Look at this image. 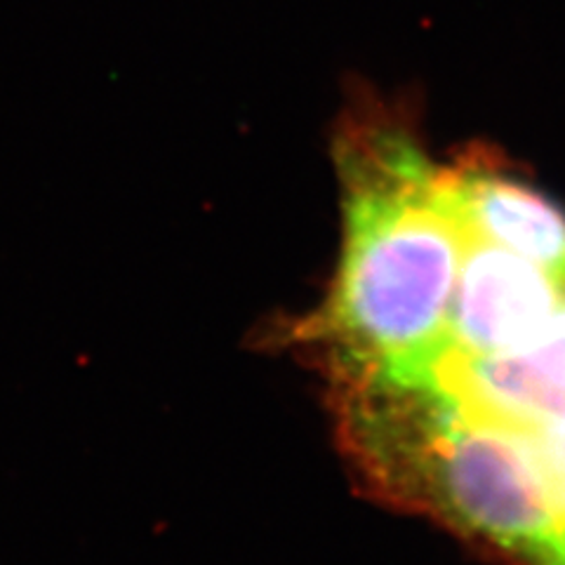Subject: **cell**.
Returning a JSON list of instances; mask_svg holds the SVG:
<instances>
[{
  "mask_svg": "<svg viewBox=\"0 0 565 565\" xmlns=\"http://www.w3.org/2000/svg\"><path fill=\"white\" fill-rule=\"evenodd\" d=\"M344 234L338 276L309 318L338 384L427 382L448 344L465 253L444 168L392 128H359L340 147Z\"/></svg>",
  "mask_w": 565,
  "mask_h": 565,
  "instance_id": "6da1fadb",
  "label": "cell"
},
{
  "mask_svg": "<svg viewBox=\"0 0 565 565\" xmlns=\"http://www.w3.org/2000/svg\"><path fill=\"white\" fill-rule=\"evenodd\" d=\"M340 411L349 448L380 490L530 565H561L530 434L467 415L431 382L340 386Z\"/></svg>",
  "mask_w": 565,
  "mask_h": 565,
  "instance_id": "7a4b0ae2",
  "label": "cell"
},
{
  "mask_svg": "<svg viewBox=\"0 0 565 565\" xmlns=\"http://www.w3.org/2000/svg\"><path fill=\"white\" fill-rule=\"evenodd\" d=\"M565 305V286L530 259L465 232L448 344L455 356H492L540 334Z\"/></svg>",
  "mask_w": 565,
  "mask_h": 565,
  "instance_id": "3957f363",
  "label": "cell"
},
{
  "mask_svg": "<svg viewBox=\"0 0 565 565\" xmlns=\"http://www.w3.org/2000/svg\"><path fill=\"white\" fill-rule=\"evenodd\" d=\"M459 411L514 431L565 419V305L533 340L492 356L444 353L429 380Z\"/></svg>",
  "mask_w": 565,
  "mask_h": 565,
  "instance_id": "277c9868",
  "label": "cell"
},
{
  "mask_svg": "<svg viewBox=\"0 0 565 565\" xmlns=\"http://www.w3.org/2000/svg\"><path fill=\"white\" fill-rule=\"evenodd\" d=\"M444 184L467 234L530 259L565 286V212L509 172L465 163Z\"/></svg>",
  "mask_w": 565,
  "mask_h": 565,
  "instance_id": "5b68a950",
  "label": "cell"
},
{
  "mask_svg": "<svg viewBox=\"0 0 565 565\" xmlns=\"http://www.w3.org/2000/svg\"><path fill=\"white\" fill-rule=\"evenodd\" d=\"M527 434L533 438L546 490H550L561 542V565H565V419Z\"/></svg>",
  "mask_w": 565,
  "mask_h": 565,
  "instance_id": "8992f818",
  "label": "cell"
}]
</instances>
